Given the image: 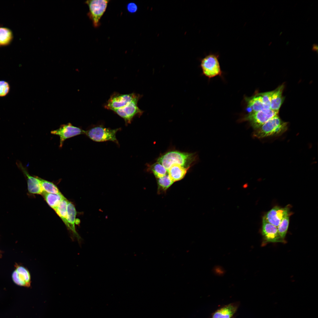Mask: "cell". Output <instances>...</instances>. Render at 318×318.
<instances>
[{"label":"cell","instance_id":"1","mask_svg":"<svg viewBox=\"0 0 318 318\" xmlns=\"http://www.w3.org/2000/svg\"><path fill=\"white\" fill-rule=\"evenodd\" d=\"M196 156L193 153L182 152L177 151H169L159 157L157 162L168 170L174 164L190 168L195 160Z\"/></svg>","mask_w":318,"mask_h":318},{"label":"cell","instance_id":"2","mask_svg":"<svg viewBox=\"0 0 318 318\" xmlns=\"http://www.w3.org/2000/svg\"><path fill=\"white\" fill-rule=\"evenodd\" d=\"M287 129V123L283 122L277 115L256 130L253 136L258 138L278 135L285 132Z\"/></svg>","mask_w":318,"mask_h":318},{"label":"cell","instance_id":"3","mask_svg":"<svg viewBox=\"0 0 318 318\" xmlns=\"http://www.w3.org/2000/svg\"><path fill=\"white\" fill-rule=\"evenodd\" d=\"M120 128L111 129L102 126L93 127L85 130V134L92 140L97 142L111 141L119 145L116 137L117 131Z\"/></svg>","mask_w":318,"mask_h":318},{"label":"cell","instance_id":"4","mask_svg":"<svg viewBox=\"0 0 318 318\" xmlns=\"http://www.w3.org/2000/svg\"><path fill=\"white\" fill-rule=\"evenodd\" d=\"M219 55L217 53H210L201 61V66L203 73L209 78L222 74L219 61Z\"/></svg>","mask_w":318,"mask_h":318},{"label":"cell","instance_id":"5","mask_svg":"<svg viewBox=\"0 0 318 318\" xmlns=\"http://www.w3.org/2000/svg\"><path fill=\"white\" fill-rule=\"evenodd\" d=\"M109 1L107 0H91L85 2L89 8L88 15L95 27H97L100 26V19L106 11Z\"/></svg>","mask_w":318,"mask_h":318},{"label":"cell","instance_id":"6","mask_svg":"<svg viewBox=\"0 0 318 318\" xmlns=\"http://www.w3.org/2000/svg\"><path fill=\"white\" fill-rule=\"evenodd\" d=\"M278 111L270 109H265L258 112H250L242 120L249 121L252 127L256 130L270 119L278 115Z\"/></svg>","mask_w":318,"mask_h":318},{"label":"cell","instance_id":"7","mask_svg":"<svg viewBox=\"0 0 318 318\" xmlns=\"http://www.w3.org/2000/svg\"><path fill=\"white\" fill-rule=\"evenodd\" d=\"M141 97L136 98L124 107L113 111L124 119L126 124L130 123L135 116H140L143 113V111L138 106V102Z\"/></svg>","mask_w":318,"mask_h":318},{"label":"cell","instance_id":"8","mask_svg":"<svg viewBox=\"0 0 318 318\" xmlns=\"http://www.w3.org/2000/svg\"><path fill=\"white\" fill-rule=\"evenodd\" d=\"M140 96L134 93L126 94L115 93L111 96L105 107L108 109L114 111L124 107Z\"/></svg>","mask_w":318,"mask_h":318},{"label":"cell","instance_id":"9","mask_svg":"<svg viewBox=\"0 0 318 318\" xmlns=\"http://www.w3.org/2000/svg\"><path fill=\"white\" fill-rule=\"evenodd\" d=\"M51 133L59 137V147L62 148L65 140L77 135L85 134V130L69 123L61 125L58 129L51 131Z\"/></svg>","mask_w":318,"mask_h":318},{"label":"cell","instance_id":"10","mask_svg":"<svg viewBox=\"0 0 318 318\" xmlns=\"http://www.w3.org/2000/svg\"><path fill=\"white\" fill-rule=\"evenodd\" d=\"M261 233L264 243H285L280 236L277 227L268 222L264 217L262 221Z\"/></svg>","mask_w":318,"mask_h":318},{"label":"cell","instance_id":"11","mask_svg":"<svg viewBox=\"0 0 318 318\" xmlns=\"http://www.w3.org/2000/svg\"><path fill=\"white\" fill-rule=\"evenodd\" d=\"M290 205L284 207L276 206L269 211L263 217L268 222L277 227L284 218L292 213Z\"/></svg>","mask_w":318,"mask_h":318},{"label":"cell","instance_id":"12","mask_svg":"<svg viewBox=\"0 0 318 318\" xmlns=\"http://www.w3.org/2000/svg\"><path fill=\"white\" fill-rule=\"evenodd\" d=\"M16 164L18 167L26 177L29 192L33 194L42 195L44 191L42 188L39 177H34L30 175L26 168L19 161L17 162Z\"/></svg>","mask_w":318,"mask_h":318},{"label":"cell","instance_id":"13","mask_svg":"<svg viewBox=\"0 0 318 318\" xmlns=\"http://www.w3.org/2000/svg\"><path fill=\"white\" fill-rule=\"evenodd\" d=\"M12 278L14 282L18 285L27 287L30 286V274L27 269L22 266L16 267L13 273Z\"/></svg>","mask_w":318,"mask_h":318},{"label":"cell","instance_id":"14","mask_svg":"<svg viewBox=\"0 0 318 318\" xmlns=\"http://www.w3.org/2000/svg\"><path fill=\"white\" fill-rule=\"evenodd\" d=\"M77 212L74 205L68 201L67 205V228L79 241H81L80 236L77 232L75 228L76 223V216Z\"/></svg>","mask_w":318,"mask_h":318},{"label":"cell","instance_id":"15","mask_svg":"<svg viewBox=\"0 0 318 318\" xmlns=\"http://www.w3.org/2000/svg\"><path fill=\"white\" fill-rule=\"evenodd\" d=\"M238 306V302L224 306L215 312L212 318H232L236 312Z\"/></svg>","mask_w":318,"mask_h":318},{"label":"cell","instance_id":"16","mask_svg":"<svg viewBox=\"0 0 318 318\" xmlns=\"http://www.w3.org/2000/svg\"><path fill=\"white\" fill-rule=\"evenodd\" d=\"M284 88L283 85L272 91L270 106L271 110L279 112L284 100L282 95Z\"/></svg>","mask_w":318,"mask_h":318},{"label":"cell","instance_id":"17","mask_svg":"<svg viewBox=\"0 0 318 318\" xmlns=\"http://www.w3.org/2000/svg\"><path fill=\"white\" fill-rule=\"evenodd\" d=\"M189 168L174 164L167 170L168 174L174 182L183 179Z\"/></svg>","mask_w":318,"mask_h":318},{"label":"cell","instance_id":"18","mask_svg":"<svg viewBox=\"0 0 318 318\" xmlns=\"http://www.w3.org/2000/svg\"><path fill=\"white\" fill-rule=\"evenodd\" d=\"M42 195L48 204L54 211L60 201L65 197L61 193L54 194L48 193L44 191Z\"/></svg>","mask_w":318,"mask_h":318},{"label":"cell","instance_id":"19","mask_svg":"<svg viewBox=\"0 0 318 318\" xmlns=\"http://www.w3.org/2000/svg\"><path fill=\"white\" fill-rule=\"evenodd\" d=\"M13 39L11 31L9 28L0 26V47L9 45Z\"/></svg>","mask_w":318,"mask_h":318},{"label":"cell","instance_id":"20","mask_svg":"<svg viewBox=\"0 0 318 318\" xmlns=\"http://www.w3.org/2000/svg\"><path fill=\"white\" fill-rule=\"evenodd\" d=\"M247 104L248 107L252 110L251 112H256L266 109L258 94L249 99Z\"/></svg>","mask_w":318,"mask_h":318},{"label":"cell","instance_id":"21","mask_svg":"<svg viewBox=\"0 0 318 318\" xmlns=\"http://www.w3.org/2000/svg\"><path fill=\"white\" fill-rule=\"evenodd\" d=\"M68 200L64 197L60 202L54 211L61 219L66 227L67 226V205Z\"/></svg>","mask_w":318,"mask_h":318},{"label":"cell","instance_id":"22","mask_svg":"<svg viewBox=\"0 0 318 318\" xmlns=\"http://www.w3.org/2000/svg\"><path fill=\"white\" fill-rule=\"evenodd\" d=\"M157 179L158 193L165 192L174 183L168 174Z\"/></svg>","mask_w":318,"mask_h":318},{"label":"cell","instance_id":"23","mask_svg":"<svg viewBox=\"0 0 318 318\" xmlns=\"http://www.w3.org/2000/svg\"><path fill=\"white\" fill-rule=\"evenodd\" d=\"M44 191L48 193H61L57 187L53 183L39 177Z\"/></svg>","mask_w":318,"mask_h":318},{"label":"cell","instance_id":"24","mask_svg":"<svg viewBox=\"0 0 318 318\" xmlns=\"http://www.w3.org/2000/svg\"><path fill=\"white\" fill-rule=\"evenodd\" d=\"M149 167L150 170L153 173L156 179L163 177L168 174L165 168L157 162L150 165Z\"/></svg>","mask_w":318,"mask_h":318},{"label":"cell","instance_id":"25","mask_svg":"<svg viewBox=\"0 0 318 318\" xmlns=\"http://www.w3.org/2000/svg\"><path fill=\"white\" fill-rule=\"evenodd\" d=\"M290 216H287L284 218L277 227L279 234L281 238L284 240H285L289 227Z\"/></svg>","mask_w":318,"mask_h":318},{"label":"cell","instance_id":"26","mask_svg":"<svg viewBox=\"0 0 318 318\" xmlns=\"http://www.w3.org/2000/svg\"><path fill=\"white\" fill-rule=\"evenodd\" d=\"M272 91L258 94L266 109H270Z\"/></svg>","mask_w":318,"mask_h":318},{"label":"cell","instance_id":"27","mask_svg":"<svg viewBox=\"0 0 318 318\" xmlns=\"http://www.w3.org/2000/svg\"><path fill=\"white\" fill-rule=\"evenodd\" d=\"M10 90V85L8 82L5 80H0V97L6 96Z\"/></svg>","mask_w":318,"mask_h":318},{"label":"cell","instance_id":"28","mask_svg":"<svg viewBox=\"0 0 318 318\" xmlns=\"http://www.w3.org/2000/svg\"><path fill=\"white\" fill-rule=\"evenodd\" d=\"M127 8L128 11L131 13L136 12L138 10L137 5L133 2H130L127 5Z\"/></svg>","mask_w":318,"mask_h":318},{"label":"cell","instance_id":"29","mask_svg":"<svg viewBox=\"0 0 318 318\" xmlns=\"http://www.w3.org/2000/svg\"><path fill=\"white\" fill-rule=\"evenodd\" d=\"M318 49L317 45L316 44H314L313 45L312 49L314 51H317Z\"/></svg>","mask_w":318,"mask_h":318}]
</instances>
